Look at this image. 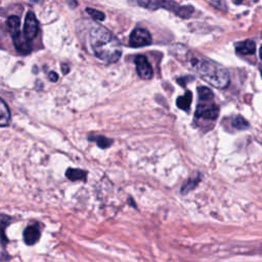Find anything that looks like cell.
<instances>
[{"label":"cell","instance_id":"cell-1","mask_svg":"<svg viewBox=\"0 0 262 262\" xmlns=\"http://www.w3.org/2000/svg\"><path fill=\"white\" fill-rule=\"evenodd\" d=\"M89 42L94 54L106 62H116L122 54V46L111 31L94 26L89 33Z\"/></svg>","mask_w":262,"mask_h":262},{"label":"cell","instance_id":"cell-2","mask_svg":"<svg viewBox=\"0 0 262 262\" xmlns=\"http://www.w3.org/2000/svg\"><path fill=\"white\" fill-rule=\"evenodd\" d=\"M191 68L200 77L216 88H225L229 84V75L227 70L220 63L205 57H190Z\"/></svg>","mask_w":262,"mask_h":262},{"label":"cell","instance_id":"cell-3","mask_svg":"<svg viewBox=\"0 0 262 262\" xmlns=\"http://www.w3.org/2000/svg\"><path fill=\"white\" fill-rule=\"evenodd\" d=\"M135 3L143 8L150 10L165 8L177 13L179 9V6L173 0H135Z\"/></svg>","mask_w":262,"mask_h":262},{"label":"cell","instance_id":"cell-4","mask_svg":"<svg viewBox=\"0 0 262 262\" xmlns=\"http://www.w3.org/2000/svg\"><path fill=\"white\" fill-rule=\"evenodd\" d=\"M151 43V36L147 30L137 28L132 31L129 37V44L132 47H142Z\"/></svg>","mask_w":262,"mask_h":262},{"label":"cell","instance_id":"cell-5","mask_svg":"<svg viewBox=\"0 0 262 262\" xmlns=\"http://www.w3.org/2000/svg\"><path fill=\"white\" fill-rule=\"evenodd\" d=\"M38 20L35 16V14L31 11H29L26 15L25 18V24H24V37L28 40L31 41L33 40L37 34H38Z\"/></svg>","mask_w":262,"mask_h":262},{"label":"cell","instance_id":"cell-6","mask_svg":"<svg viewBox=\"0 0 262 262\" xmlns=\"http://www.w3.org/2000/svg\"><path fill=\"white\" fill-rule=\"evenodd\" d=\"M136 71L140 78L144 80H148L152 77V69L147 58L144 55H137L135 57Z\"/></svg>","mask_w":262,"mask_h":262},{"label":"cell","instance_id":"cell-7","mask_svg":"<svg viewBox=\"0 0 262 262\" xmlns=\"http://www.w3.org/2000/svg\"><path fill=\"white\" fill-rule=\"evenodd\" d=\"M219 108L217 105L211 104H199L195 111V116L206 120H215L218 117Z\"/></svg>","mask_w":262,"mask_h":262},{"label":"cell","instance_id":"cell-8","mask_svg":"<svg viewBox=\"0 0 262 262\" xmlns=\"http://www.w3.org/2000/svg\"><path fill=\"white\" fill-rule=\"evenodd\" d=\"M40 238V227L37 224L29 225L24 231V241L27 245H34Z\"/></svg>","mask_w":262,"mask_h":262},{"label":"cell","instance_id":"cell-9","mask_svg":"<svg viewBox=\"0 0 262 262\" xmlns=\"http://www.w3.org/2000/svg\"><path fill=\"white\" fill-rule=\"evenodd\" d=\"M235 51L238 54H253L256 51V44L252 40H247L235 45Z\"/></svg>","mask_w":262,"mask_h":262},{"label":"cell","instance_id":"cell-10","mask_svg":"<svg viewBox=\"0 0 262 262\" xmlns=\"http://www.w3.org/2000/svg\"><path fill=\"white\" fill-rule=\"evenodd\" d=\"M10 122V112L3 99L0 98V127H5Z\"/></svg>","mask_w":262,"mask_h":262},{"label":"cell","instance_id":"cell-11","mask_svg":"<svg viewBox=\"0 0 262 262\" xmlns=\"http://www.w3.org/2000/svg\"><path fill=\"white\" fill-rule=\"evenodd\" d=\"M13 38V42L15 45V48L21 52V53H28L30 51V45H29V41L21 36L20 34L12 37Z\"/></svg>","mask_w":262,"mask_h":262},{"label":"cell","instance_id":"cell-12","mask_svg":"<svg viewBox=\"0 0 262 262\" xmlns=\"http://www.w3.org/2000/svg\"><path fill=\"white\" fill-rule=\"evenodd\" d=\"M6 25H7L9 32L11 33L12 37L19 34V18H18V16H16V15L9 16L6 20Z\"/></svg>","mask_w":262,"mask_h":262},{"label":"cell","instance_id":"cell-13","mask_svg":"<svg viewBox=\"0 0 262 262\" xmlns=\"http://www.w3.org/2000/svg\"><path fill=\"white\" fill-rule=\"evenodd\" d=\"M67 177L73 181H76V180H82V179H86V175L87 173L81 169H73V168H70L67 170V173H66Z\"/></svg>","mask_w":262,"mask_h":262},{"label":"cell","instance_id":"cell-14","mask_svg":"<svg viewBox=\"0 0 262 262\" xmlns=\"http://www.w3.org/2000/svg\"><path fill=\"white\" fill-rule=\"evenodd\" d=\"M177 106L181 110H188L189 106H190V103H191V93L189 91H187L184 95L182 96H179L177 98Z\"/></svg>","mask_w":262,"mask_h":262},{"label":"cell","instance_id":"cell-15","mask_svg":"<svg viewBox=\"0 0 262 262\" xmlns=\"http://www.w3.org/2000/svg\"><path fill=\"white\" fill-rule=\"evenodd\" d=\"M198 93H199V97L202 100H211L213 98V92L208 88V87H199L198 88Z\"/></svg>","mask_w":262,"mask_h":262},{"label":"cell","instance_id":"cell-16","mask_svg":"<svg viewBox=\"0 0 262 262\" xmlns=\"http://www.w3.org/2000/svg\"><path fill=\"white\" fill-rule=\"evenodd\" d=\"M232 126L238 130H244L249 127V123L241 116H237L232 121Z\"/></svg>","mask_w":262,"mask_h":262},{"label":"cell","instance_id":"cell-17","mask_svg":"<svg viewBox=\"0 0 262 262\" xmlns=\"http://www.w3.org/2000/svg\"><path fill=\"white\" fill-rule=\"evenodd\" d=\"M91 139L95 140L97 145L99 147H102V148H105V147H107V146H110L112 144V140L106 138V137H104V136H96V137L91 138Z\"/></svg>","mask_w":262,"mask_h":262},{"label":"cell","instance_id":"cell-18","mask_svg":"<svg viewBox=\"0 0 262 262\" xmlns=\"http://www.w3.org/2000/svg\"><path fill=\"white\" fill-rule=\"evenodd\" d=\"M86 11L88 14H90V16H92L94 19H97V20H103L104 19V13L97 10V9H94V8H90V7H87L86 8Z\"/></svg>","mask_w":262,"mask_h":262},{"label":"cell","instance_id":"cell-19","mask_svg":"<svg viewBox=\"0 0 262 262\" xmlns=\"http://www.w3.org/2000/svg\"><path fill=\"white\" fill-rule=\"evenodd\" d=\"M192 12H193V7L184 6V7H179L176 14H178L180 17H189Z\"/></svg>","mask_w":262,"mask_h":262},{"label":"cell","instance_id":"cell-20","mask_svg":"<svg viewBox=\"0 0 262 262\" xmlns=\"http://www.w3.org/2000/svg\"><path fill=\"white\" fill-rule=\"evenodd\" d=\"M198 182H199V178H196L195 180H193L192 178L188 181V182H186L183 186H182V189H181V191L183 192V193H186L187 191H189V190H191L196 184H198Z\"/></svg>","mask_w":262,"mask_h":262},{"label":"cell","instance_id":"cell-21","mask_svg":"<svg viewBox=\"0 0 262 262\" xmlns=\"http://www.w3.org/2000/svg\"><path fill=\"white\" fill-rule=\"evenodd\" d=\"M8 220L9 218L7 216H0V234L3 235L4 233V229L6 227V225L8 224Z\"/></svg>","mask_w":262,"mask_h":262},{"label":"cell","instance_id":"cell-22","mask_svg":"<svg viewBox=\"0 0 262 262\" xmlns=\"http://www.w3.org/2000/svg\"><path fill=\"white\" fill-rule=\"evenodd\" d=\"M49 79H50L52 82H55V81H57V79H58V77H57V74H55L54 72H50V73H49Z\"/></svg>","mask_w":262,"mask_h":262},{"label":"cell","instance_id":"cell-23","mask_svg":"<svg viewBox=\"0 0 262 262\" xmlns=\"http://www.w3.org/2000/svg\"><path fill=\"white\" fill-rule=\"evenodd\" d=\"M259 54H260V58L262 59V46L260 47V50H259Z\"/></svg>","mask_w":262,"mask_h":262},{"label":"cell","instance_id":"cell-24","mask_svg":"<svg viewBox=\"0 0 262 262\" xmlns=\"http://www.w3.org/2000/svg\"><path fill=\"white\" fill-rule=\"evenodd\" d=\"M241 1H243V0H236V3H239Z\"/></svg>","mask_w":262,"mask_h":262},{"label":"cell","instance_id":"cell-25","mask_svg":"<svg viewBox=\"0 0 262 262\" xmlns=\"http://www.w3.org/2000/svg\"><path fill=\"white\" fill-rule=\"evenodd\" d=\"M261 74H262V72H261Z\"/></svg>","mask_w":262,"mask_h":262}]
</instances>
